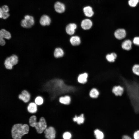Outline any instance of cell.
<instances>
[{"mask_svg": "<svg viewBox=\"0 0 139 139\" xmlns=\"http://www.w3.org/2000/svg\"><path fill=\"white\" fill-rule=\"evenodd\" d=\"M29 125L27 124L17 123L13 125L11 134L13 139H21L24 135L28 133L29 131Z\"/></svg>", "mask_w": 139, "mask_h": 139, "instance_id": "obj_1", "label": "cell"}, {"mask_svg": "<svg viewBox=\"0 0 139 139\" xmlns=\"http://www.w3.org/2000/svg\"><path fill=\"white\" fill-rule=\"evenodd\" d=\"M36 116L33 115L29 118V125L35 128L37 132L39 134L42 133L47 127V125L45 118L41 117L38 121H37Z\"/></svg>", "mask_w": 139, "mask_h": 139, "instance_id": "obj_2", "label": "cell"}, {"mask_svg": "<svg viewBox=\"0 0 139 139\" xmlns=\"http://www.w3.org/2000/svg\"><path fill=\"white\" fill-rule=\"evenodd\" d=\"M18 61V57L15 55H13L7 57L5 60L4 65L5 68L9 70H12L13 66L16 65Z\"/></svg>", "mask_w": 139, "mask_h": 139, "instance_id": "obj_3", "label": "cell"}, {"mask_svg": "<svg viewBox=\"0 0 139 139\" xmlns=\"http://www.w3.org/2000/svg\"><path fill=\"white\" fill-rule=\"evenodd\" d=\"M45 137L48 139H54L56 136V131L52 126L47 127L44 131Z\"/></svg>", "mask_w": 139, "mask_h": 139, "instance_id": "obj_4", "label": "cell"}, {"mask_svg": "<svg viewBox=\"0 0 139 139\" xmlns=\"http://www.w3.org/2000/svg\"><path fill=\"white\" fill-rule=\"evenodd\" d=\"M19 98L25 103H27L30 101V95L29 92L26 90H23L21 93L19 95Z\"/></svg>", "mask_w": 139, "mask_h": 139, "instance_id": "obj_5", "label": "cell"}, {"mask_svg": "<svg viewBox=\"0 0 139 139\" xmlns=\"http://www.w3.org/2000/svg\"><path fill=\"white\" fill-rule=\"evenodd\" d=\"M89 75L86 72H84L80 74L77 78L78 82L81 84H84L87 82Z\"/></svg>", "mask_w": 139, "mask_h": 139, "instance_id": "obj_6", "label": "cell"}, {"mask_svg": "<svg viewBox=\"0 0 139 139\" xmlns=\"http://www.w3.org/2000/svg\"><path fill=\"white\" fill-rule=\"evenodd\" d=\"M39 22L43 26L49 25L51 22V20L49 17L46 15H44L41 17Z\"/></svg>", "mask_w": 139, "mask_h": 139, "instance_id": "obj_7", "label": "cell"}, {"mask_svg": "<svg viewBox=\"0 0 139 139\" xmlns=\"http://www.w3.org/2000/svg\"><path fill=\"white\" fill-rule=\"evenodd\" d=\"M124 91L123 87L120 85L114 86L112 92L116 96H121L123 94Z\"/></svg>", "mask_w": 139, "mask_h": 139, "instance_id": "obj_8", "label": "cell"}, {"mask_svg": "<svg viewBox=\"0 0 139 139\" xmlns=\"http://www.w3.org/2000/svg\"><path fill=\"white\" fill-rule=\"evenodd\" d=\"M54 8L55 11L59 13L64 12L65 8L64 4L59 2H57L55 3Z\"/></svg>", "mask_w": 139, "mask_h": 139, "instance_id": "obj_9", "label": "cell"}, {"mask_svg": "<svg viewBox=\"0 0 139 139\" xmlns=\"http://www.w3.org/2000/svg\"><path fill=\"white\" fill-rule=\"evenodd\" d=\"M73 121L76 123L78 125H81L83 124L85 121V118L84 115L82 113L80 115H75L73 118Z\"/></svg>", "mask_w": 139, "mask_h": 139, "instance_id": "obj_10", "label": "cell"}, {"mask_svg": "<svg viewBox=\"0 0 139 139\" xmlns=\"http://www.w3.org/2000/svg\"><path fill=\"white\" fill-rule=\"evenodd\" d=\"M115 37L118 39H121L124 38L126 36L125 30L123 29H119L116 30L114 33Z\"/></svg>", "mask_w": 139, "mask_h": 139, "instance_id": "obj_11", "label": "cell"}, {"mask_svg": "<svg viewBox=\"0 0 139 139\" xmlns=\"http://www.w3.org/2000/svg\"><path fill=\"white\" fill-rule=\"evenodd\" d=\"M92 25V23L91 20L89 19H85L81 22V26L82 28L84 30H86L90 29Z\"/></svg>", "mask_w": 139, "mask_h": 139, "instance_id": "obj_12", "label": "cell"}, {"mask_svg": "<svg viewBox=\"0 0 139 139\" xmlns=\"http://www.w3.org/2000/svg\"><path fill=\"white\" fill-rule=\"evenodd\" d=\"M76 28L77 26L75 24L70 23L67 25L66 27V31L69 35H72L74 33Z\"/></svg>", "mask_w": 139, "mask_h": 139, "instance_id": "obj_13", "label": "cell"}, {"mask_svg": "<svg viewBox=\"0 0 139 139\" xmlns=\"http://www.w3.org/2000/svg\"><path fill=\"white\" fill-rule=\"evenodd\" d=\"M59 101L62 104L68 105L70 104L71 102V98L69 95H66L60 97L59 98Z\"/></svg>", "mask_w": 139, "mask_h": 139, "instance_id": "obj_14", "label": "cell"}, {"mask_svg": "<svg viewBox=\"0 0 139 139\" xmlns=\"http://www.w3.org/2000/svg\"><path fill=\"white\" fill-rule=\"evenodd\" d=\"M28 111L31 114L36 113L37 110V105L34 102L29 103L27 107Z\"/></svg>", "mask_w": 139, "mask_h": 139, "instance_id": "obj_15", "label": "cell"}, {"mask_svg": "<svg viewBox=\"0 0 139 139\" xmlns=\"http://www.w3.org/2000/svg\"><path fill=\"white\" fill-rule=\"evenodd\" d=\"M24 19L26 21L27 26V28H30L34 23V18L32 16L27 15L24 16Z\"/></svg>", "mask_w": 139, "mask_h": 139, "instance_id": "obj_16", "label": "cell"}, {"mask_svg": "<svg viewBox=\"0 0 139 139\" xmlns=\"http://www.w3.org/2000/svg\"><path fill=\"white\" fill-rule=\"evenodd\" d=\"M83 11L85 15L88 17H91L94 14L92 8L90 6L84 7L83 8Z\"/></svg>", "mask_w": 139, "mask_h": 139, "instance_id": "obj_17", "label": "cell"}, {"mask_svg": "<svg viewBox=\"0 0 139 139\" xmlns=\"http://www.w3.org/2000/svg\"><path fill=\"white\" fill-rule=\"evenodd\" d=\"M11 37L10 33L4 29H1L0 31V38L9 39Z\"/></svg>", "mask_w": 139, "mask_h": 139, "instance_id": "obj_18", "label": "cell"}, {"mask_svg": "<svg viewBox=\"0 0 139 139\" xmlns=\"http://www.w3.org/2000/svg\"><path fill=\"white\" fill-rule=\"evenodd\" d=\"M132 43L129 40H127L124 41L122 43V48L126 50H129L132 48Z\"/></svg>", "mask_w": 139, "mask_h": 139, "instance_id": "obj_19", "label": "cell"}, {"mask_svg": "<svg viewBox=\"0 0 139 139\" xmlns=\"http://www.w3.org/2000/svg\"><path fill=\"white\" fill-rule=\"evenodd\" d=\"M70 41L71 44L74 46L78 45L81 43L80 38L77 36L71 37L70 39Z\"/></svg>", "mask_w": 139, "mask_h": 139, "instance_id": "obj_20", "label": "cell"}, {"mask_svg": "<svg viewBox=\"0 0 139 139\" xmlns=\"http://www.w3.org/2000/svg\"><path fill=\"white\" fill-rule=\"evenodd\" d=\"M100 93L98 90L96 88L92 89L90 91L89 95L91 98L95 99L99 96Z\"/></svg>", "mask_w": 139, "mask_h": 139, "instance_id": "obj_21", "label": "cell"}, {"mask_svg": "<svg viewBox=\"0 0 139 139\" xmlns=\"http://www.w3.org/2000/svg\"><path fill=\"white\" fill-rule=\"evenodd\" d=\"M64 55L63 50L60 48H56L54 52V55L56 58H58L62 57Z\"/></svg>", "mask_w": 139, "mask_h": 139, "instance_id": "obj_22", "label": "cell"}, {"mask_svg": "<svg viewBox=\"0 0 139 139\" xmlns=\"http://www.w3.org/2000/svg\"><path fill=\"white\" fill-rule=\"evenodd\" d=\"M117 55L115 53H112L110 54H107L106 56L107 60L109 62H114L116 58Z\"/></svg>", "mask_w": 139, "mask_h": 139, "instance_id": "obj_23", "label": "cell"}, {"mask_svg": "<svg viewBox=\"0 0 139 139\" xmlns=\"http://www.w3.org/2000/svg\"><path fill=\"white\" fill-rule=\"evenodd\" d=\"M94 133L96 139H103L104 135L102 131L96 129L94 131Z\"/></svg>", "mask_w": 139, "mask_h": 139, "instance_id": "obj_24", "label": "cell"}, {"mask_svg": "<svg viewBox=\"0 0 139 139\" xmlns=\"http://www.w3.org/2000/svg\"><path fill=\"white\" fill-rule=\"evenodd\" d=\"M34 102L37 105H41L43 104L44 102L43 99L40 96H38L35 98Z\"/></svg>", "mask_w": 139, "mask_h": 139, "instance_id": "obj_25", "label": "cell"}, {"mask_svg": "<svg viewBox=\"0 0 139 139\" xmlns=\"http://www.w3.org/2000/svg\"><path fill=\"white\" fill-rule=\"evenodd\" d=\"M133 73L135 75L139 76V65H134L132 68Z\"/></svg>", "mask_w": 139, "mask_h": 139, "instance_id": "obj_26", "label": "cell"}, {"mask_svg": "<svg viewBox=\"0 0 139 139\" xmlns=\"http://www.w3.org/2000/svg\"><path fill=\"white\" fill-rule=\"evenodd\" d=\"M139 2V0H129L128 4L131 7H134L136 6Z\"/></svg>", "mask_w": 139, "mask_h": 139, "instance_id": "obj_27", "label": "cell"}, {"mask_svg": "<svg viewBox=\"0 0 139 139\" xmlns=\"http://www.w3.org/2000/svg\"><path fill=\"white\" fill-rule=\"evenodd\" d=\"M63 137L64 139H71L72 135L69 132H66L63 134Z\"/></svg>", "mask_w": 139, "mask_h": 139, "instance_id": "obj_28", "label": "cell"}, {"mask_svg": "<svg viewBox=\"0 0 139 139\" xmlns=\"http://www.w3.org/2000/svg\"><path fill=\"white\" fill-rule=\"evenodd\" d=\"M0 8L3 12H8L9 11L8 6L6 5L2 6Z\"/></svg>", "mask_w": 139, "mask_h": 139, "instance_id": "obj_29", "label": "cell"}, {"mask_svg": "<svg viewBox=\"0 0 139 139\" xmlns=\"http://www.w3.org/2000/svg\"><path fill=\"white\" fill-rule=\"evenodd\" d=\"M21 24L22 27L24 28H27V24L26 21L25 19H24L21 21Z\"/></svg>", "mask_w": 139, "mask_h": 139, "instance_id": "obj_30", "label": "cell"}, {"mask_svg": "<svg viewBox=\"0 0 139 139\" xmlns=\"http://www.w3.org/2000/svg\"><path fill=\"white\" fill-rule=\"evenodd\" d=\"M133 42L135 44L139 46V37H135L133 40Z\"/></svg>", "mask_w": 139, "mask_h": 139, "instance_id": "obj_31", "label": "cell"}, {"mask_svg": "<svg viewBox=\"0 0 139 139\" xmlns=\"http://www.w3.org/2000/svg\"><path fill=\"white\" fill-rule=\"evenodd\" d=\"M133 137L134 139H139V130L135 131L134 133Z\"/></svg>", "mask_w": 139, "mask_h": 139, "instance_id": "obj_32", "label": "cell"}, {"mask_svg": "<svg viewBox=\"0 0 139 139\" xmlns=\"http://www.w3.org/2000/svg\"><path fill=\"white\" fill-rule=\"evenodd\" d=\"M10 16V14L8 12H3L2 15V18L3 19H5L7 18Z\"/></svg>", "mask_w": 139, "mask_h": 139, "instance_id": "obj_33", "label": "cell"}, {"mask_svg": "<svg viewBox=\"0 0 139 139\" xmlns=\"http://www.w3.org/2000/svg\"><path fill=\"white\" fill-rule=\"evenodd\" d=\"M5 44V42L3 39L0 38V44L1 45L3 46Z\"/></svg>", "mask_w": 139, "mask_h": 139, "instance_id": "obj_34", "label": "cell"}, {"mask_svg": "<svg viewBox=\"0 0 139 139\" xmlns=\"http://www.w3.org/2000/svg\"><path fill=\"white\" fill-rule=\"evenodd\" d=\"M122 139H132L130 137L126 135H124L122 136Z\"/></svg>", "mask_w": 139, "mask_h": 139, "instance_id": "obj_35", "label": "cell"}, {"mask_svg": "<svg viewBox=\"0 0 139 139\" xmlns=\"http://www.w3.org/2000/svg\"><path fill=\"white\" fill-rule=\"evenodd\" d=\"M3 12L1 10V8H0V18H2V15L3 14Z\"/></svg>", "mask_w": 139, "mask_h": 139, "instance_id": "obj_36", "label": "cell"}]
</instances>
